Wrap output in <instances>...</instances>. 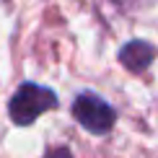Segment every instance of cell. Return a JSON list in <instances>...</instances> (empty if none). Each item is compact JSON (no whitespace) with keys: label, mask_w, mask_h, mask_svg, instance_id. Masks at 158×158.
I'll return each instance as SVG.
<instances>
[{"label":"cell","mask_w":158,"mask_h":158,"mask_svg":"<svg viewBox=\"0 0 158 158\" xmlns=\"http://www.w3.org/2000/svg\"><path fill=\"white\" fill-rule=\"evenodd\" d=\"M111 3H117V5H122V8H127V5H135L137 0H111Z\"/></svg>","instance_id":"obj_5"},{"label":"cell","mask_w":158,"mask_h":158,"mask_svg":"<svg viewBox=\"0 0 158 158\" xmlns=\"http://www.w3.org/2000/svg\"><path fill=\"white\" fill-rule=\"evenodd\" d=\"M73 117L78 119L83 130H88L91 135H106L117 122V111L114 106H109L101 96L83 91L75 96L73 101Z\"/></svg>","instance_id":"obj_2"},{"label":"cell","mask_w":158,"mask_h":158,"mask_svg":"<svg viewBox=\"0 0 158 158\" xmlns=\"http://www.w3.org/2000/svg\"><path fill=\"white\" fill-rule=\"evenodd\" d=\"M153 60H156V47L143 39H132L119 49V62L130 73H145Z\"/></svg>","instance_id":"obj_3"},{"label":"cell","mask_w":158,"mask_h":158,"mask_svg":"<svg viewBox=\"0 0 158 158\" xmlns=\"http://www.w3.org/2000/svg\"><path fill=\"white\" fill-rule=\"evenodd\" d=\"M52 109H57V94L39 83H21L8 104V114L13 124H18V127L36 122L44 111H52Z\"/></svg>","instance_id":"obj_1"},{"label":"cell","mask_w":158,"mask_h":158,"mask_svg":"<svg viewBox=\"0 0 158 158\" xmlns=\"http://www.w3.org/2000/svg\"><path fill=\"white\" fill-rule=\"evenodd\" d=\"M47 158H73V153H70L68 148H55V150H49Z\"/></svg>","instance_id":"obj_4"}]
</instances>
